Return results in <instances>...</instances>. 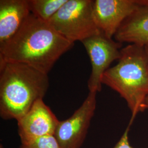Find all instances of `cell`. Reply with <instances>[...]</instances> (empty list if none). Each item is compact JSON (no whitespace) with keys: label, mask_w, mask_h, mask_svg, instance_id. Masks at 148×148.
<instances>
[{"label":"cell","mask_w":148,"mask_h":148,"mask_svg":"<svg viewBox=\"0 0 148 148\" xmlns=\"http://www.w3.org/2000/svg\"><path fill=\"white\" fill-rule=\"evenodd\" d=\"M74 45L31 13L16 34L0 45V62L25 64L48 74Z\"/></svg>","instance_id":"obj_1"},{"label":"cell","mask_w":148,"mask_h":148,"mask_svg":"<svg viewBox=\"0 0 148 148\" xmlns=\"http://www.w3.org/2000/svg\"><path fill=\"white\" fill-rule=\"evenodd\" d=\"M49 87L48 74L25 64L0 62V116L18 121Z\"/></svg>","instance_id":"obj_2"},{"label":"cell","mask_w":148,"mask_h":148,"mask_svg":"<svg viewBox=\"0 0 148 148\" xmlns=\"http://www.w3.org/2000/svg\"><path fill=\"white\" fill-rule=\"evenodd\" d=\"M101 83L116 91L132 112L131 123L139 112L146 110L148 97V57L144 46L130 44L122 48L121 57L108 69Z\"/></svg>","instance_id":"obj_3"},{"label":"cell","mask_w":148,"mask_h":148,"mask_svg":"<svg viewBox=\"0 0 148 148\" xmlns=\"http://www.w3.org/2000/svg\"><path fill=\"white\" fill-rule=\"evenodd\" d=\"M48 23L73 43L101 32L94 21L92 0H68Z\"/></svg>","instance_id":"obj_4"},{"label":"cell","mask_w":148,"mask_h":148,"mask_svg":"<svg viewBox=\"0 0 148 148\" xmlns=\"http://www.w3.org/2000/svg\"><path fill=\"white\" fill-rule=\"evenodd\" d=\"M81 42L90 57L92 71L88 81L90 92H98L102 89L103 75L111 63L121 57L122 43L106 37L100 32Z\"/></svg>","instance_id":"obj_5"},{"label":"cell","mask_w":148,"mask_h":148,"mask_svg":"<svg viewBox=\"0 0 148 148\" xmlns=\"http://www.w3.org/2000/svg\"><path fill=\"white\" fill-rule=\"evenodd\" d=\"M97 93L89 92L74 114L60 121L54 137L60 148H81L85 141L97 106Z\"/></svg>","instance_id":"obj_6"},{"label":"cell","mask_w":148,"mask_h":148,"mask_svg":"<svg viewBox=\"0 0 148 148\" xmlns=\"http://www.w3.org/2000/svg\"><path fill=\"white\" fill-rule=\"evenodd\" d=\"M59 121L43 101H36L18 122L21 144H27L40 138L54 136Z\"/></svg>","instance_id":"obj_7"},{"label":"cell","mask_w":148,"mask_h":148,"mask_svg":"<svg viewBox=\"0 0 148 148\" xmlns=\"http://www.w3.org/2000/svg\"><path fill=\"white\" fill-rule=\"evenodd\" d=\"M138 0H93L92 12L98 29L112 38L138 7Z\"/></svg>","instance_id":"obj_8"},{"label":"cell","mask_w":148,"mask_h":148,"mask_svg":"<svg viewBox=\"0 0 148 148\" xmlns=\"http://www.w3.org/2000/svg\"><path fill=\"white\" fill-rule=\"evenodd\" d=\"M136 10L124 21L115 34V40L142 46L148 45V0H138Z\"/></svg>","instance_id":"obj_9"},{"label":"cell","mask_w":148,"mask_h":148,"mask_svg":"<svg viewBox=\"0 0 148 148\" xmlns=\"http://www.w3.org/2000/svg\"><path fill=\"white\" fill-rule=\"evenodd\" d=\"M30 14L28 0L0 1V45L16 34Z\"/></svg>","instance_id":"obj_10"},{"label":"cell","mask_w":148,"mask_h":148,"mask_svg":"<svg viewBox=\"0 0 148 148\" xmlns=\"http://www.w3.org/2000/svg\"><path fill=\"white\" fill-rule=\"evenodd\" d=\"M68 0H28L31 13L48 22Z\"/></svg>","instance_id":"obj_11"},{"label":"cell","mask_w":148,"mask_h":148,"mask_svg":"<svg viewBox=\"0 0 148 148\" xmlns=\"http://www.w3.org/2000/svg\"><path fill=\"white\" fill-rule=\"evenodd\" d=\"M19 148H60L54 136L40 138L27 144H21Z\"/></svg>","instance_id":"obj_12"},{"label":"cell","mask_w":148,"mask_h":148,"mask_svg":"<svg viewBox=\"0 0 148 148\" xmlns=\"http://www.w3.org/2000/svg\"><path fill=\"white\" fill-rule=\"evenodd\" d=\"M129 126L127 127L119 141L114 148H133L130 145L128 140Z\"/></svg>","instance_id":"obj_13"},{"label":"cell","mask_w":148,"mask_h":148,"mask_svg":"<svg viewBox=\"0 0 148 148\" xmlns=\"http://www.w3.org/2000/svg\"><path fill=\"white\" fill-rule=\"evenodd\" d=\"M145 49V51H146V52L147 54V56H148V45L144 46ZM145 108H146V110L148 109V97L147 98L146 100H145Z\"/></svg>","instance_id":"obj_14"}]
</instances>
